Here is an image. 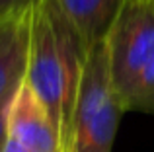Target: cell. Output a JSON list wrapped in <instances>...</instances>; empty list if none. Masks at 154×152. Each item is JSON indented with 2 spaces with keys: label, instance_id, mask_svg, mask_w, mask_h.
Segmentation results:
<instances>
[{
  "label": "cell",
  "instance_id": "1",
  "mask_svg": "<svg viewBox=\"0 0 154 152\" xmlns=\"http://www.w3.org/2000/svg\"><path fill=\"white\" fill-rule=\"evenodd\" d=\"M84 35L60 0H33L29 6V57L26 82L47 107L68 148L70 125L86 59Z\"/></svg>",
  "mask_w": 154,
  "mask_h": 152
},
{
  "label": "cell",
  "instance_id": "2",
  "mask_svg": "<svg viewBox=\"0 0 154 152\" xmlns=\"http://www.w3.org/2000/svg\"><path fill=\"white\" fill-rule=\"evenodd\" d=\"M123 103L111 82L105 43L90 47L78 88L66 152H111Z\"/></svg>",
  "mask_w": 154,
  "mask_h": 152
},
{
  "label": "cell",
  "instance_id": "3",
  "mask_svg": "<svg viewBox=\"0 0 154 152\" xmlns=\"http://www.w3.org/2000/svg\"><path fill=\"white\" fill-rule=\"evenodd\" d=\"M119 99L154 61V0H127L103 39Z\"/></svg>",
  "mask_w": 154,
  "mask_h": 152
},
{
  "label": "cell",
  "instance_id": "4",
  "mask_svg": "<svg viewBox=\"0 0 154 152\" xmlns=\"http://www.w3.org/2000/svg\"><path fill=\"white\" fill-rule=\"evenodd\" d=\"M8 127L10 138L27 152H64L53 117L27 82H23L10 105Z\"/></svg>",
  "mask_w": 154,
  "mask_h": 152
},
{
  "label": "cell",
  "instance_id": "5",
  "mask_svg": "<svg viewBox=\"0 0 154 152\" xmlns=\"http://www.w3.org/2000/svg\"><path fill=\"white\" fill-rule=\"evenodd\" d=\"M29 10L0 18V105L12 103L27 78Z\"/></svg>",
  "mask_w": 154,
  "mask_h": 152
},
{
  "label": "cell",
  "instance_id": "6",
  "mask_svg": "<svg viewBox=\"0 0 154 152\" xmlns=\"http://www.w3.org/2000/svg\"><path fill=\"white\" fill-rule=\"evenodd\" d=\"M127 0H60L70 20L84 35L88 47L103 41L117 12Z\"/></svg>",
  "mask_w": 154,
  "mask_h": 152
},
{
  "label": "cell",
  "instance_id": "7",
  "mask_svg": "<svg viewBox=\"0 0 154 152\" xmlns=\"http://www.w3.org/2000/svg\"><path fill=\"white\" fill-rule=\"evenodd\" d=\"M125 111H144V113H154V61L143 74L135 80L131 90L121 99Z\"/></svg>",
  "mask_w": 154,
  "mask_h": 152
},
{
  "label": "cell",
  "instance_id": "8",
  "mask_svg": "<svg viewBox=\"0 0 154 152\" xmlns=\"http://www.w3.org/2000/svg\"><path fill=\"white\" fill-rule=\"evenodd\" d=\"M14 102V99H12ZM10 105H0V152L6 150V144L10 141V127H8V119H10Z\"/></svg>",
  "mask_w": 154,
  "mask_h": 152
},
{
  "label": "cell",
  "instance_id": "9",
  "mask_svg": "<svg viewBox=\"0 0 154 152\" xmlns=\"http://www.w3.org/2000/svg\"><path fill=\"white\" fill-rule=\"evenodd\" d=\"M33 0H0V18L29 10Z\"/></svg>",
  "mask_w": 154,
  "mask_h": 152
},
{
  "label": "cell",
  "instance_id": "10",
  "mask_svg": "<svg viewBox=\"0 0 154 152\" xmlns=\"http://www.w3.org/2000/svg\"><path fill=\"white\" fill-rule=\"evenodd\" d=\"M4 152H27L26 148H23V146H20L18 142L14 141V138H10V141H8V144H6V150Z\"/></svg>",
  "mask_w": 154,
  "mask_h": 152
}]
</instances>
